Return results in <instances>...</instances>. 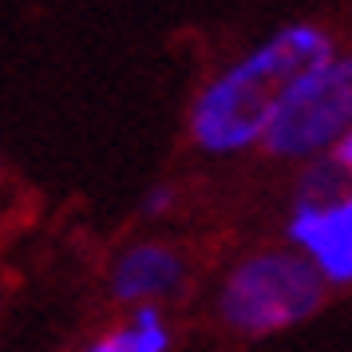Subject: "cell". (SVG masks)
Wrapping results in <instances>:
<instances>
[{"mask_svg": "<svg viewBox=\"0 0 352 352\" xmlns=\"http://www.w3.org/2000/svg\"><path fill=\"white\" fill-rule=\"evenodd\" d=\"M333 64V40L313 24H293L222 72L194 99L190 135L210 155H234L261 143L289 91Z\"/></svg>", "mask_w": 352, "mask_h": 352, "instance_id": "6da1fadb", "label": "cell"}, {"mask_svg": "<svg viewBox=\"0 0 352 352\" xmlns=\"http://www.w3.org/2000/svg\"><path fill=\"white\" fill-rule=\"evenodd\" d=\"M170 206H175V190H170L166 182H159V186H151V190L143 194L146 218H162V214H170Z\"/></svg>", "mask_w": 352, "mask_h": 352, "instance_id": "52a82bcc", "label": "cell"}, {"mask_svg": "<svg viewBox=\"0 0 352 352\" xmlns=\"http://www.w3.org/2000/svg\"><path fill=\"white\" fill-rule=\"evenodd\" d=\"M324 289V273L305 254H254L230 270L218 313L241 336L281 333L317 313Z\"/></svg>", "mask_w": 352, "mask_h": 352, "instance_id": "7a4b0ae2", "label": "cell"}, {"mask_svg": "<svg viewBox=\"0 0 352 352\" xmlns=\"http://www.w3.org/2000/svg\"><path fill=\"white\" fill-rule=\"evenodd\" d=\"M186 277V261L178 250L162 241H143L131 245L111 270V297L123 305H155L162 297L178 293Z\"/></svg>", "mask_w": 352, "mask_h": 352, "instance_id": "5b68a950", "label": "cell"}, {"mask_svg": "<svg viewBox=\"0 0 352 352\" xmlns=\"http://www.w3.org/2000/svg\"><path fill=\"white\" fill-rule=\"evenodd\" d=\"M83 352H131L127 329H119V333H107V336H99L96 344H87Z\"/></svg>", "mask_w": 352, "mask_h": 352, "instance_id": "ba28073f", "label": "cell"}, {"mask_svg": "<svg viewBox=\"0 0 352 352\" xmlns=\"http://www.w3.org/2000/svg\"><path fill=\"white\" fill-rule=\"evenodd\" d=\"M329 159H333L336 166H340V170H344V175L352 178V131H349V135H340V139L333 143V151H329Z\"/></svg>", "mask_w": 352, "mask_h": 352, "instance_id": "9c48e42d", "label": "cell"}, {"mask_svg": "<svg viewBox=\"0 0 352 352\" xmlns=\"http://www.w3.org/2000/svg\"><path fill=\"white\" fill-rule=\"evenodd\" d=\"M352 131V60L305 76L273 119L261 146L277 159H305Z\"/></svg>", "mask_w": 352, "mask_h": 352, "instance_id": "3957f363", "label": "cell"}, {"mask_svg": "<svg viewBox=\"0 0 352 352\" xmlns=\"http://www.w3.org/2000/svg\"><path fill=\"white\" fill-rule=\"evenodd\" d=\"M289 238L301 250L329 285L352 281V210L349 202L336 206H297L289 222Z\"/></svg>", "mask_w": 352, "mask_h": 352, "instance_id": "277c9868", "label": "cell"}, {"mask_svg": "<svg viewBox=\"0 0 352 352\" xmlns=\"http://www.w3.org/2000/svg\"><path fill=\"white\" fill-rule=\"evenodd\" d=\"M344 182H349V175L333 159L313 162L297 182V206H336V202H344L352 194Z\"/></svg>", "mask_w": 352, "mask_h": 352, "instance_id": "8992f818", "label": "cell"}]
</instances>
